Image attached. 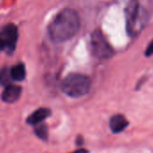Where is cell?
Listing matches in <instances>:
<instances>
[{"label": "cell", "instance_id": "cell-14", "mask_svg": "<svg viewBox=\"0 0 153 153\" xmlns=\"http://www.w3.org/2000/svg\"><path fill=\"white\" fill-rule=\"evenodd\" d=\"M71 153H89V152H88V150H87L85 149H76Z\"/></svg>", "mask_w": 153, "mask_h": 153}, {"label": "cell", "instance_id": "cell-5", "mask_svg": "<svg viewBox=\"0 0 153 153\" xmlns=\"http://www.w3.org/2000/svg\"><path fill=\"white\" fill-rule=\"evenodd\" d=\"M18 39V32L16 25L8 24L0 31V41L5 47V51L12 53L16 48Z\"/></svg>", "mask_w": 153, "mask_h": 153}, {"label": "cell", "instance_id": "cell-10", "mask_svg": "<svg viewBox=\"0 0 153 153\" xmlns=\"http://www.w3.org/2000/svg\"><path fill=\"white\" fill-rule=\"evenodd\" d=\"M34 133L39 139L46 141L48 140V137H49V131H48L47 125L45 123H42L35 125Z\"/></svg>", "mask_w": 153, "mask_h": 153}, {"label": "cell", "instance_id": "cell-6", "mask_svg": "<svg viewBox=\"0 0 153 153\" xmlns=\"http://www.w3.org/2000/svg\"><path fill=\"white\" fill-rule=\"evenodd\" d=\"M22 93V88L19 86H16V85H12V84H8L6 86L1 98L4 102L8 103V104H12L16 102Z\"/></svg>", "mask_w": 153, "mask_h": 153}, {"label": "cell", "instance_id": "cell-3", "mask_svg": "<svg viewBox=\"0 0 153 153\" xmlns=\"http://www.w3.org/2000/svg\"><path fill=\"white\" fill-rule=\"evenodd\" d=\"M126 28L130 36H137L143 29L146 22V15L137 0L129 1L125 8Z\"/></svg>", "mask_w": 153, "mask_h": 153}, {"label": "cell", "instance_id": "cell-7", "mask_svg": "<svg viewBox=\"0 0 153 153\" xmlns=\"http://www.w3.org/2000/svg\"><path fill=\"white\" fill-rule=\"evenodd\" d=\"M109 125L114 133H120L126 129L129 125V122L123 114H115L111 117Z\"/></svg>", "mask_w": 153, "mask_h": 153}, {"label": "cell", "instance_id": "cell-11", "mask_svg": "<svg viewBox=\"0 0 153 153\" xmlns=\"http://www.w3.org/2000/svg\"><path fill=\"white\" fill-rule=\"evenodd\" d=\"M12 79L11 75H10V69L5 68L1 70L0 72V83L3 85H8L9 84V80Z\"/></svg>", "mask_w": 153, "mask_h": 153}, {"label": "cell", "instance_id": "cell-12", "mask_svg": "<svg viewBox=\"0 0 153 153\" xmlns=\"http://www.w3.org/2000/svg\"><path fill=\"white\" fill-rule=\"evenodd\" d=\"M145 54L146 56H151L153 55V41L149 42V44L148 45L147 49H146V51H145Z\"/></svg>", "mask_w": 153, "mask_h": 153}, {"label": "cell", "instance_id": "cell-8", "mask_svg": "<svg viewBox=\"0 0 153 153\" xmlns=\"http://www.w3.org/2000/svg\"><path fill=\"white\" fill-rule=\"evenodd\" d=\"M51 115V110L48 108H39L36 111H34L33 114H31L26 122L28 124L31 125H37L41 123H42L46 118H48Z\"/></svg>", "mask_w": 153, "mask_h": 153}, {"label": "cell", "instance_id": "cell-1", "mask_svg": "<svg viewBox=\"0 0 153 153\" xmlns=\"http://www.w3.org/2000/svg\"><path fill=\"white\" fill-rule=\"evenodd\" d=\"M79 18L74 10L66 8L60 11L49 26L50 37L57 42L71 39L79 29Z\"/></svg>", "mask_w": 153, "mask_h": 153}, {"label": "cell", "instance_id": "cell-2", "mask_svg": "<svg viewBox=\"0 0 153 153\" xmlns=\"http://www.w3.org/2000/svg\"><path fill=\"white\" fill-rule=\"evenodd\" d=\"M90 87L91 81L89 78L82 74H70L60 84L62 92L70 97H80L87 95Z\"/></svg>", "mask_w": 153, "mask_h": 153}, {"label": "cell", "instance_id": "cell-13", "mask_svg": "<svg viewBox=\"0 0 153 153\" xmlns=\"http://www.w3.org/2000/svg\"><path fill=\"white\" fill-rule=\"evenodd\" d=\"M83 143H84L83 136L82 135H78V137H76V144L78 146H81V145H83Z\"/></svg>", "mask_w": 153, "mask_h": 153}, {"label": "cell", "instance_id": "cell-9", "mask_svg": "<svg viewBox=\"0 0 153 153\" xmlns=\"http://www.w3.org/2000/svg\"><path fill=\"white\" fill-rule=\"evenodd\" d=\"M10 75L13 80L16 81H22L25 79L26 72L25 65L22 63H18L13 68H10Z\"/></svg>", "mask_w": 153, "mask_h": 153}, {"label": "cell", "instance_id": "cell-15", "mask_svg": "<svg viewBox=\"0 0 153 153\" xmlns=\"http://www.w3.org/2000/svg\"><path fill=\"white\" fill-rule=\"evenodd\" d=\"M3 51H5V47H4L3 43L1 42V41H0V52Z\"/></svg>", "mask_w": 153, "mask_h": 153}, {"label": "cell", "instance_id": "cell-4", "mask_svg": "<svg viewBox=\"0 0 153 153\" xmlns=\"http://www.w3.org/2000/svg\"><path fill=\"white\" fill-rule=\"evenodd\" d=\"M91 46L94 54L99 59H109L114 51L101 31L96 30L91 35Z\"/></svg>", "mask_w": 153, "mask_h": 153}]
</instances>
